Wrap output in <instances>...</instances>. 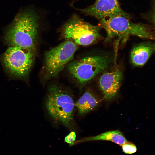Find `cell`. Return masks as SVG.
Wrapping results in <instances>:
<instances>
[{
    "label": "cell",
    "instance_id": "1",
    "mask_svg": "<svg viewBox=\"0 0 155 155\" xmlns=\"http://www.w3.org/2000/svg\"><path fill=\"white\" fill-rule=\"evenodd\" d=\"M38 19L33 9L26 8L19 12L5 30L4 36L5 43L9 46H18L36 51Z\"/></svg>",
    "mask_w": 155,
    "mask_h": 155
},
{
    "label": "cell",
    "instance_id": "2",
    "mask_svg": "<svg viewBox=\"0 0 155 155\" xmlns=\"http://www.w3.org/2000/svg\"><path fill=\"white\" fill-rule=\"evenodd\" d=\"M45 100V106L50 115L70 130L73 129L75 104L66 91L55 84L50 85Z\"/></svg>",
    "mask_w": 155,
    "mask_h": 155
},
{
    "label": "cell",
    "instance_id": "3",
    "mask_svg": "<svg viewBox=\"0 0 155 155\" xmlns=\"http://www.w3.org/2000/svg\"><path fill=\"white\" fill-rule=\"evenodd\" d=\"M35 51L18 46H9L2 55L3 64L13 78L23 80L28 84V76L34 61Z\"/></svg>",
    "mask_w": 155,
    "mask_h": 155
},
{
    "label": "cell",
    "instance_id": "4",
    "mask_svg": "<svg viewBox=\"0 0 155 155\" xmlns=\"http://www.w3.org/2000/svg\"><path fill=\"white\" fill-rule=\"evenodd\" d=\"M112 60L107 55L89 56L69 63L67 69L80 84L84 85L105 71Z\"/></svg>",
    "mask_w": 155,
    "mask_h": 155
},
{
    "label": "cell",
    "instance_id": "5",
    "mask_svg": "<svg viewBox=\"0 0 155 155\" xmlns=\"http://www.w3.org/2000/svg\"><path fill=\"white\" fill-rule=\"evenodd\" d=\"M123 16H116L100 20L99 25L107 34L106 40L116 36L132 35L141 38L154 40V33L150 26L141 23H135Z\"/></svg>",
    "mask_w": 155,
    "mask_h": 155
},
{
    "label": "cell",
    "instance_id": "6",
    "mask_svg": "<svg viewBox=\"0 0 155 155\" xmlns=\"http://www.w3.org/2000/svg\"><path fill=\"white\" fill-rule=\"evenodd\" d=\"M77 45L66 40L46 51L44 55V79L47 80L57 77L65 66L73 59Z\"/></svg>",
    "mask_w": 155,
    "mask_h": 155
},
{
    "label": "cell",
    "instance_id": "7",
    "mask_svg": "<svg viewBox=\"0 0 155 155\" xmlns=\"http://www.w3.org/2000/svg\"><path fill=\"white\" fill-rule=\"evenodd\" d=\"M101 27L92 25L74 15L63 26L62 34L63 38L70 40L77 45L87 46L101 38Z\"/></svg>",
    "mask_w": 155,
    "mask_h": 155
},
{
    "label": "cell",
    "instance_id": "8",
    "mask_svg": "<svg viewBox=\"0 0 155 155\" xmlns=\"http://www.w3.org/2000/svg\"><path fill=\"white\" fill-rule=\"evenodd\" d=\"M79 10L86 16H93L100 20L119 16L128 18L131 17L121 8L118 0H96L93 5Z\"/></svg>",
    "mask_w": 155,
    "mask_h": 155
},
{
    "label": "cell",
    "instance_id": "9",
    "mask_svg": "<svg viewBox=\"0 0 155 155\" xmlns=\"http://www.w3.org/2000/svg\"><path fill=\"white\" fill-rule=\"evenodd\" d=\"M103 73L99 80V86L104 99L111 101L118 95L122 80V73L121 70L117 68Z\"/></svg>",
    "mask_w": 155,
    "mask_h": 155
},
{
    "label": "cell",
    "instance_id": "10",
    "mask_svg": "<svg viewBox=\"0 0 155 155\" xmlns=\"http://www.w3.org/2000/svg\"><path fill=\"white\" fill-rule=\"evenodd\" d=\"M154 50V44L150 42H144L137 45L131 52L130 57L132 63L137 67L143 66Z\"/></svg>",
    "mask_w": 155,
    "mask_h": 155
},
{
    "label": "cell",
    "instance_id": "11",
    "mask_svg": "<svg viewBox=\"0 0 155 155\" xmlns=\"http://www.w3.org/2000/svg\"><path fill=\"white\" fill-rule=\"evenodd\" d=\"M94 141H109L121 146L127 141L122 132L119 130H115L106 132L95 136L84 137L75 140L74 145L81 143Z\"/></svg>",
    "mask_w": 155,
    "mask_h": 155
},
{
    "label": "cell",
    "instance_id": "12",
    "mask_svg": "<svg viewBox=\"0 0 155 155\" xmlns=\"http://www.w3.org/2000/svg\"><path fill=\"white\" fill-rule=\"evenodd\" d=\"M99 100L95 95L90 90L85 92L75 104L79 113L85 115L93 110L98 105Z\"/></svg>",
    "mask_w": 155,
    "mask_h": 155
},
{
    "label": "cell",
    "instance_id": "13",
    "mask_svg": "<svg viewBox=\"0 0 155 155\" xmlns=\"http://www.w3.org/2000/svg\"><path fill=\"white\" fill-rule=\"evenodd\" d=\"M121 146L123 152L127 154L134 153L137 150L136 147L134 144L127 141Z\"/></svg>",
    "mask_w": 155,
    "mask_h": 155
},
{
    "label": "cell",
    "instance_id": "14",
    "mask_svg": "<svg viewBox=\"0 0 155 155\" xmlns=\"http://www.w3.org/2000/svg\"><path fill=\"white\" fill-rule=\"evenodd\" d=\"M76 137V135L75 132L72 131L65 136L64 138V141L65 142L69 144V146L71 147L74 145Z\"/></svg>",
    "mask_w": 155,
    "mask_h": 155
}]
</instances>
